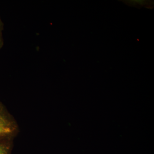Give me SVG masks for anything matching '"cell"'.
I'll use <instances>...</instances> for the list:
<instances>
[{
	"mask_svg": "<svg viewBox=\"0 0 154 154\" xmlns=\"http://www.w3.org/2000/svg\"><path fill=\"white\" fill-rule=\"evenodd\" d=\"M19 132V127L15 119L0 102V139H14Z\"/></svg>",
	"mask_w": 154,
	"mask_h": 154,
	"instance_id": "cell-1",
	"label": "cell"
},
{
	"mask_svg": "<svg viewBox=\"0 0 154 154\" xmlns=\"http://www.w3.org/2000/svg\"><path fill=\"white\" fill-rule=\"evenodd\" d=\"M13 139H0V154H12Z\"/></svg>",
	"mask_w": 154,
	"mask_h": 154,
	"instance_id": "cell-2",
	"label": "cell"
},
{
	"mask_svg": "<svg viewBox=\"0 0 154 154\" xmlns=\"http://www.w3.org/2000/svg\"><path fill=\"white\" fill-rule=\"evenodd\" d=\"M3 23L0 19V48L2 47L3 44H4V42H3V40L2 38V30L3 29Z\"/></svg>",
	"mask_w": 154,
	"mask_h": 154,
	"instance_id": "cell-3",
	"label": "cell"
}]
</instances>
